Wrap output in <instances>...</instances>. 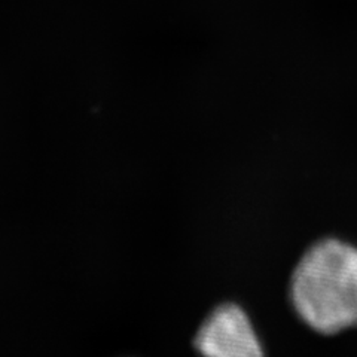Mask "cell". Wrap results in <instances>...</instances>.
<instances>
[{"label":"cell","mask_w":357,"mask_h":357,"mask_svg":"<svg viewBox=\"0 0 357 357\" xmlns=\"http://www.w3.org/2000/svg\"><path fill=\"white\" fill-rule=\"evenodd\" d=\"M286 299L301 325L321 338L357 331V244L332 234L312 240L290 268Z\"/></svg>","instance_id":"6da1fadb"},{"label":"cell","mask_w":357,"mask_h":357,"mask_svg":"<svg viewBox=\"0 0 357 357\" xmlns=\"http://www.w3.org/2000/svg\"><path fill=\"white\" fill-rule=\"evenodd\" d=\"M191 350L204 357H262L266 354L258 326L237 299H220L201 319L191 337Z\"/></svg>","instance_id":"7a4b0ae2"}]
</instances>
